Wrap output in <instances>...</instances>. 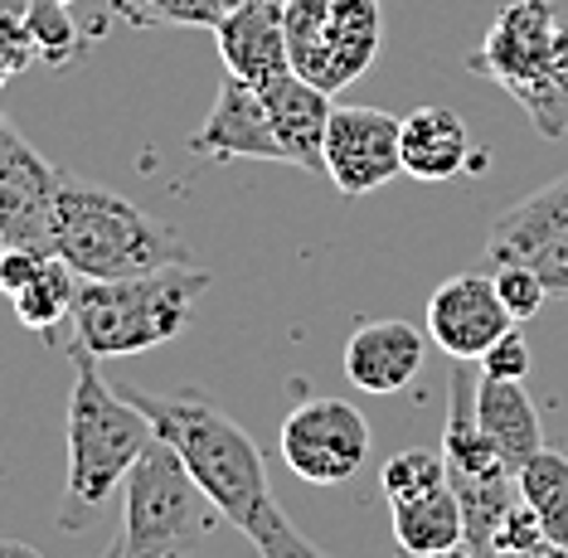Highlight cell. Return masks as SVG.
Returning a JSON list of instances; mask_svg holds the SVG:
<instances>
[{
  "instance_id": "28",
  "label": "cell",
  "mask_w": 568,
  "mask_h": 558,
  "mask_svg": "<svg viewBox=\"0 0 568 558\" xmlns=\"http://www.w3.org/2000/svg\"><path fill=\"white\" fill-rule=\"evenodd\" d=\"M40 257L44 253H34V248H6L0 253V292H16V287H24L30 282V272L40 267Z\"/></svg>"
},
{
  "instance_id": "10",
  "label": "cell",
  "mask_w": 568,
  "mask_h": 558,
  "mask_svg": "<svg viewBox=\"0 0 568 558\" xmlns=\"http://www.w3.org/2000/svg\"><path fill=\"white\" fill-rule=\"evenodd\" d=\"M486 263H529L545 277L549 296L568 292V175L520 200L490 224Z\"/></svg>"
},
{
  "instance_id": "27",
  "label": "cell",
  "mask_w": 568,
  "mask_h": 558,
  "mask_svg": "<svg viewBox=\"0 0 568 558\" xmlns=\"http://www.w3.org/2000/svg\"><path fill=\"white\" fill-rule=\"evenodd\" d=\"M476 365H481V374H490V379H515V384H525V379H529V365H535L525 331H520V326H510L496 345L486 349L481 359H476Z\"/></svg>"
},
{
  "instance_id": "11",
  "label": "cell",
  "mask_w": 568,
  "mask_h": 558,
  "mask_svg": "<svg viewBox=\"0 0 568 558\" xmlns=\"http://www.w3.org/2000/svg\"><path fill=\"white\" fill-rule=\"evenodd\" d=\"M404 175L398 155V116L379 108H331L326 126V180L345 200L384 190Z\"/></svg>"
},
{
  "instance_id": "18",
  "label": "cell",
  "mask_w": 568,
  "mask_h": 558,
  "mask_svg": "<svg viewBox=\"0 0 568 558\" xmlns=\"http://www.w3.org/2000/svg\"><path fill=\"white\" fill-rule=\"evenodd\" d=\"M476 423H481V433L496 443L500 457L510 461V471H520V466L545 447L539 408L529 404L525 384H515V379H490V374L476 379Z\"/></svg>"
},
{
  "instance_id": "15",
  "label": "cell",
  "mask_w": 568,
  "mask_h": 558,
  "mask_svg": "<svg viewBox=\"0 0 568 558\" xmlns=\"http://www.w3.org/2000/svg\"><path fill=\"white\" fill-rule=\"evenodd\" d=\"M214 44H219L224 69L248 88H267L292 73L282 6H267V0H248V6L229 10V16L214 24Z\"/></svg>"
},
{
  "instance_id": "24",
  "label": "cell",
  "mask_w": 568,
  "mask_h": 558,
  "mask_svg": "<svg viewBox=\"0 0 568 558\" xmlns=\"http://www.w3.org/2000/svg\"><path fill=\"white\" fill-rule=\"evenodd\" d=\"M384 496L398 500V496H418V490H433L447 481V461L443 452H423V447H408V452H394L384 461Z\"/></svg>"
},
{
  "instance_id": "14",
  "label": "cell",
  "mask_w": 568,
  "mask_h": 558,
  "mask_svg": "<svg viewBox=\"0 0 568 558\" xmlns=\"http://www.w3.org/2000/svg\"><path fill=\"white\" fill-rule=\"evenodd\" d=\"M345 379L359 394H398L418 379L428 359V331L408 321H359L345 341Z\"/></svg>"
},
{
  "instance_id": "1",
  "label": "cell",
  "mask_w": 568,
  "mask_h": 558,
  "mask_svg": "<svg viewBox=\"0 0 568 558\" xmlns=\"http://www.w3.org/2000/svg\"><path fill=\"white\" fill-rule=\"evenodd\" d=\"M122 394L146 413L156 437H165V443L180 452V461L190 466L200 490L214 500V510L224 515L243 539H253L257 554L331 558L282 515L273 486H267L263 452L243 433V423L229 418L214 398H204L200 388H122Z\"/></svg>"
},
{
  "instance_id": "20",
  "label": "cell",
  "mask_w": 568,
  "mask_h": 558,
  "mask_svg": "<svg viewBox=\"0 0 568 558\" xmlns=\"http://www.w3.org/2000/svg\"><path fill=\"white\" fill-rule=\"evenodd\" d=\"M79 287L83 277L63 263L59 253H44L40 267L30 272L24 287L10 292V306H16V321L34 335H54L63 321L73 316V302H79Z\"/></svg>"
},
{
  "instance_id": "25",
  "label": "cell",
  "mask_w": 568,
  "mask_h": 558,
  "mask_svg": "<svg viewBox=\"0 0 568 558\" xmlns=\"http://www.w3.org/2000/svg\"><path fill=\"white\" fill-rule=\"evenodd\" d=\"M496 554L500 558H549L554 544L545 535V520L535 515V505H529L525 496L510 500V510L500 515L496 525Z\"/></svg>"
},
{
  "instance_id": "8",
  "label": "cell",
  "mask_w": 568,
  "mask_h": 558,
  "mask_svg": "<svg viewBox=\"0 0 568 558\" xmlns=\"http://www.w3.org/2000/svg\"><path fill=\"white\" fill-rule=\"evenodd\" d=\"M282 461L306 486H341L369 461V423L345 398H306L282 418Z\"/></svg>"
},
{
  "instance_id": "37",
  "label": "cell",
  "mask_w": 568,
  "mask_h": 558,
  "mask_svg": "<svg viewBox=\"0 0 568 558\" xmlns=\"http://www.w3.org/2000/svg\"><path fill=\"white\" fill-rule=\"evenodd\" d=\"M257 558H267V554H257Z\"/></svg>"
},
{
  "instance_id": "7",
  "label": "cell",
  "mask_w": 568,
  "mask_h": 558,
  "mask_svg": "<svg viewBox=\"0 0 568 558\" xmlns=\"http://www.w3.org/2000/svg\"><path fill=\"white\" fill-rule=\"evenodd\" d=\"M282 30L292 73L335 98L374 69L384 44V10L379 0H282Z\"/></svg>"
},
{
  "instance_id": "17",
  "label": "cell",
  "mask_w": 568,
  "mask_h": 558,
  "mask_svg": "<svg viewBox=\"0 0 568 558\" xmlns=\"http://www.w3.org/2000/svg\"><path fill=\"white\" fill-rule=\"evenodd\" d=\"M398 155H404V175L413 180H452L462 171H471V132L457 112L447 108H413L408 116H398Z\"/></svg>"
},
{
  "instance_id": "12",
  "label": "cell",
  "mask_w": 568,
  "mask_h": 558,
  "mask_svg": "<svg viewBox=\"0 0 568 558\" xmlns=\"http://www.w3.org/2000/svg\"><path fill=\"white\" fill-rule=\"evenodd\" d=\"M510 326H520V321L510 316V306L496 292V277H486V272L447 277L428 302V341L447 359H481Z\"/></svg>"
},
{
  "instance_id": "19",
  "label": "cell",
  "mask_w": 568,
  "mask_h": 558,
  "mask_svg": "<svg viewBox=\"0 0 568 558\" xmlns=\"http://www.w3.org/2000/svg\"><path fill=\"white\" fill-rule=\"evenodd\" d=\"M389 520H394V539L408 558H428L443 554L452 544L467 539V520H462V500L447 481L418 496H398L389 500Z\"/></svg>"
},
{
  "instance_id": "6",
  "label": "cell",
  "mask_w": 568,
  "mask_h": 558,
  "mask_svg": "<svg viewBox=\"0 0 568 558\" xmlns=\"http://www.w3.org/2000/svg\"><path fill=\"white\" fill-rule=\"evenodd\" d=\"M559 10L549 0H510L490 20L481 49L467 59L471 73L500 83L529 112L539 136H568V93L554 78V34H559Z\"/></svg>"
},
{
  "instance_id": "9",
  "label": "cell",
  "mask_w": 568,
  "mask_h": 558,
  "mask_svg": "<svg viewBox=\"0 0 568 558\" xmlns=\"http://www.w3.org/2000/svg\"><path fill=\"white\" fill-rule=\"evenodd\" d=\"M63 171L30 146L16 122L0 112V239L6 248L54 253V204Z\"/></svg>"
},
{
  "instance_id": "29",
  "label": "cell",
  "mask_w": 568,
  "mask_h": 558,
  "mask_svg": "<svg viewBox=\"0 0 568 558\" xmlns=\"http://www.w3.org/2000/svg\"><path fill=\"white\" fill-rule=\"evenodd\" d=\"M0 558H44V554L30 549V544H20V539H0Z\"/></svg>"
},
{
  "instance_id": "13",
  "label": "cell",
  "mask_w": 568,
  "mask_h": 558,
  "mask_svg": "<svg viewBox=\"0 0 568 558\" xmlns=\"http://www.w3.org/2000/svg\"><path fill=\"white\" fill-rule=\"evenodd\" d=\"M190 155H200V161H273V165H287L263 93L248 88V83H239L234 73H224L214 112L204 116V126L190 136Z\"/></svg>"
},
{
  "instance_id": "36",
  "label": "cell",
  "mask_w": 568,
  "mask_h": 558,
  "mask_svg": "<svg viewBox=\"0 0 568 558\" xmlns=\"http://www.w3.org/2000/svg\"><path fill=\"white\" fill-rule=\"evenodd\" d=\"M63 6H73V0H63Z\"/></svg>"
},
{
  "instance_id": "34",
  "label": "cell",
  "mask_w": 568,
  "mask_h": 558,
  "mask_svg": "<svg viewBox=\"0 0 568 558\" xmlns=\"http://www.w3.org/2000/svg\"><path fill=\"white\" fill-rule=\"evenodd\" d=\"M0 253H6V239H0Z\"/></svg>"
},
{
  "instance_id": "35",
  "label": "cell",
  "mask_w": 568,
  "mask_h": 558,
  "mask_svg": "<svg viewBox=\"0 0 568 558\" xmlns=\"http://www.w3.org/2000/svg\"><path fill=\"white\" fill-rule=\"evenodd\" d=\"M0 88H6V78H0Z\"/></svg>"
},
{
  "instance_id": "5",
  "label": "cell",
  "mask_w": 568,
  "mask_h": 558,
  "mask_svg": "<svg viewBox=\"0 0 568 558\" xmlns=\"http://www.w3.org/2000/svg\"><path fill=\"white\" fill-rule=\"evenodd\" d=\"M224 515L200 490L190 466L165 437H151L136 466L126 471V500H122V529L118 554L122 558H185L195 554Z\"/></svg>"
},
{
  "instance_id": "4",
  "label": "cell",
  "mask_w": 568,
  "mask_h": 558,
  "mask_svg": "<svg viewBox=\"0 0 568 558\" xmlns=\"http://www.w3.org/2000/svg\"><path fill=\"white\" fill-rule=\"evenodd\" d=\"M204 267H161L146 277H118V282H83L73 302V341L98 359L141 355L165 341H175L195 316V302L210 292Z\"/></svg>"
},
{
  "instance_id": "32",
  "label": "cell",
  "mask_w": 568,
  "mask_h": 558,
  "mask_svg": "<svg viewBox=\"0 0 568 558\" xmlns=\"http://www.w3.org/2000/svg\"><path fill=\"white\" fill-rule=\"evenodd\" d=\"M234 6H248V0H234ZM267 6H282V0H267Z\"/></svg>"
},
{
  "instance_id": "2",
  "label": "cell",
  "mask_w": 568,
  "mask_h": 558,
  "mask_svg": "<svg viewBox=\"0 0 568 558\" xmlns=\"http://www.w3.org/2000/svg\"><path fill=\"white\" fill-rule=\"evenodd\" d=\"M54 253L79 272L83 282H118L146 277L161 267H190L195 253L171 224L136 210L108 185L63 175L54 204Z\"/></svg>"
},
{
  "instance_id": "3",
  "label": "cell",
  "mask_w": 568,
  "mask_h": 558,
  "mask_svg": "<svg viewBox=\"0 0 568 558\" xmlns=\"http://www.w3.org/2000/svg\"><path fill=\"white\" fill-rule=\"evenodd\" d=\"M73 359V394H69V476H63V529H79L83 515H93L118 486H126V471L156 437L132 398L118 394L98 369V355L83 345H69Z\"/></svg>"
},
{
  "instance_id": "30",
  "label": "cell",
  "mask_w": 568,
  "mask_h": 558,
  "mask_svg": "<svg viewBox=\"0 0 568 558\" xmlns=\"http://www.w3.org/2000/svg\"><path fill=\"white\" fill-rule=\"evenodd\" d=\"M428 558H481V554H476L471 544L462 539V544H452V549H443V554H428Z\"/></svg>"
},
{
  "instance_id": "21",
  "label": "cell",
  "mask_w": 568,
  "mask_h": 558,
  "mask_svg": "<svg viewBox=\"0 0 568 558\" xmlns=\"http://www.w3.org/2000/svg\"><path fill=\"white\" fill-rule=\"evenodd\" d=\"M515 490L535 505V515L545 520V535L554 549H568V457L539 447L520 471H515Z\"/></svg>"
},
{
  "instance_id": "33",
  "label": "cell",
  "mask_w": 568,
  "mask_h": 558,
  "mask_svg": "<svg viewBox=\"0 0 568 558\" xmlns=\"http://www.w3.org/2000/svg\"><path fill=\"white\" fill-rule=\"evenodd\" d=\"M549 558H568V549H554V554H549Z\"/></svg>"
},
{
  "instance_id": "22",
  "label": "cell",
  "mask_w": 568,
  "mask_h": 558,
  "mask_svg": "<svg viewBox=\"0 0 568 558\" xmlns=\"http://www.w3.org/2000/svg\"><path fill=\"white\" fill-rule=\"evenodd\" d=\"M108 10L132 24V30H156V24L214 30V24L234 10V0H108Z\"/></svg>"
},
{
  "instance_id": "23",
  "label": "cell",
  "mask_w": 568,
  "mask_h": 558,
  "mask_svg": "<svg viewBox=\"0 0 568 558\" xmlns=\"http://www.w3.org/2000/svg\"><path fill=\"white\" fill-rule=\"evenodd\" d=\"M24 24H30V34H34V54H40V63H49V69H69L88 44L63 0H24Z\"/></svg>"
},
{
  "instance_id": "26",
  "label": "cell",
  "mask_w": 568,
  "mask_h": 558,
  "mask_svg": "<svg viewBox=\"0 0 568 558\" xmlns=\"http://www.w3.org/2000/svg\"><path fill=\"white\" fill-rule=\"evenodd\" d=\"M490 277H496V292H500V302L510 306L515 321H529L539 306H545V296H549L545 277H539L529 263H496Z\"/></svg>"
},
{
  "instance_id": "16",
  "label": "cell",
  "mask_w": 568,
  "mask_h": 558,
  "mask_svg": "<svg viewBox=\"0 0 568 558\" xmlns=\"http://www.w3.org/2000/svg\"><path fill=\"white\" fill-rule=\"evenodd\" d=\"M257 93L267 102V116H273V126H277L287 165L326 175V126H331V108H335L331 93H321L302 73L277 78V83L257 88Z\"/></svg>"
},
{
  "instance_id": "31",
  "label": "cell",
  "mask_w": 568,
  "mask_h": 558,
  "mask_svg": "<svg viewBox=\"0 0 568 558\" xmlns=\"http://www.w3.org/2000/svg\"><path fill=\"white\" fill-rule=\"evenodd\" d=\"M102 558H122V554H118V544H112V549H108V554H102Z\"/></svg>"
}]
</instances>
